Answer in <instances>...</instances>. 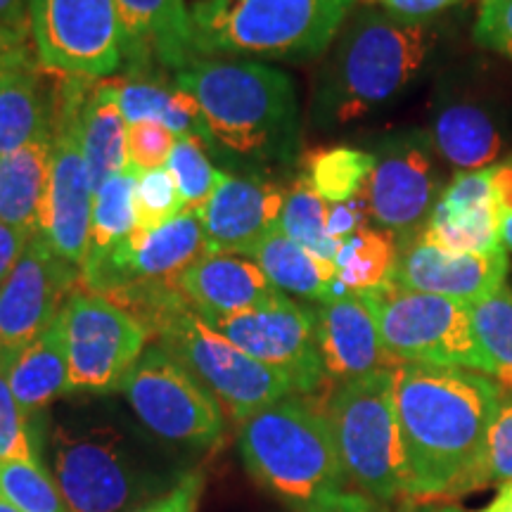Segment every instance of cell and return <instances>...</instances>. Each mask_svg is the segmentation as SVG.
Returning a JSON list of instances; mask_svg holds the SVG:
<instances>
[{
  "label": "cell",
  "mask_w": 512,
  "mask_h": 512,
  "mask_svg": "<svg viewBox=\"0 0 512 512\" xmlns=\"http://www.w3.org/2000/svg\"><path fill=\"white\" fill-rule=\"evenodd\" d=\"M358 294L373 309L384 349L396 363L477 370L491 377L470 304L403 290L394 280Z\"/></svg>",
  "instance_id": "obj_9"
},
{
  "label": "cell",
  "mask_w": 512,
  "mask_h": 512,
  "mask_svg": "<svg viewBox=\"0 0 512 512\" xmlns=\"http://www.w3.org/2000/svg\"><path fill=\"white\" fill-rule=\"evenodd\" d=\"M176 88L195 98L211 145L261 164H292L302 145L297 88L261 62L197 60L176 74Z\"/></svg>",
  "instance_id": "obj_3"
},
{
  "label": "cell",
  "mask_w": 512,
  "mask_h": 512,
  "mask_svg": "<svg viewBox=\"0 0 512 512\" xmlns=\"http://www.w3.org/2000/svg\"><path fill=\"white\" fill-rule=\"evenodd\" d=\"M375 169L373 152L358 147H328L306 157V178L328 204L347 202L366 188Z\"/></svg>",
  "instance_id": "obj_32"
},
{
  "label": "cell",
  "mask_w": 512,
  "mask_h": 512,
  "mask_svg": "<svg viewBox=\"0 0 512 512\" xmlns=\"http://www.w3.org/2000/svg\"><path fill=\"white\" fill-rule=\"evenodd\" d=\"M437 512H465L463 508H456V505H444V508L437 510Z\"/></svg>",
  "instance_id": "obj_53"
},
{
  "label": "cell",
  "mask_w": 512,
  "mask_h": 512,
  "mask_svg": "<svg viewBox=\"0 0 512 512\" xmlns=\"http://www.w3.org/2000/svg\"><path fill=\"white\" fill-rule=\"evenodd\" d=\"M375 169L366 183L370 216L389 233L408 238L425 228L439 192L437 147L430 131H406L384 138L373 152Z\"/></svg>",
  "instance_id": "obj_16"
},
{
  "label": "cell",
  "mask_w": 512,
  "mask_h": 512,
  "mask_svg": "<svg viewBox=\"0 0 512 512\" xmlns=\"http://www.w3.org/2000/svg\"><path fill=\"white\" fill-rule=\"evenodd\" d=\"M174 145L176 136L164 124H157V121H138V124H131L126 131L128 166L136 169L138 174L164 169L169 164Z\"/></svg>",
  "instance_id": "obj_40"
},
{
  "label": "cell",
  "mask_w": 512,
  "mask_h": 512,
  "mask_svg": "<svg viewBox=\"0 0 512 512\" xmlns=\"http://www.w3.org/2000/svg\"><path fill=\"white\" fill-rule=\"evenodd\" d=\"M328 207L330 204L313 190L309 178H297L287 190L278 230L320 259L335 261L339 242L332 240L328 233Z\"/></svg>",
  "instance_id": "obj_33"
},
{
  "label": "cell",
  "mask_w": 512,
  "mask_h": 512,
  "mask_svg": "<svg viewBox=\"0 0 512 512\" xmlns=\"http://www.w3.org/2000/svg\"><path fill=\"white\" fill-rule=\"evenodd\" d=\"M510 271L508 249L456 254L418 238L401 249L394 283L403 290L437 294L456 302L477 304L501 290Z\"/></svg>",
  "instance_id": "obj_18"
},
{
  "label": "cell",
  "mask_w": 512,
  "mask_h": 512,
  "mask_svg": "<svg viewBox=\"0 0 512 512\" xmlns=\"http://www.w3.org/2000/svg\"><path fill=\"white\" fill-rule=\"evenodd\" d=\"M354 5L356 0H195V50L200 57L316 60L335 43Z\"/></svg>",
  "instance_id": "obj_6"
},
{
  "label": "cell",
  "mask_w": 512,
  "mask_h": 512,
  "mask_svg": "<svg viewBox=\"0 0 512 512\" xmlns=\"http://www.w3.org/2000/svg\"><path fill=\"white\" fill-rule=\"evenodd\" d=\"M472 320L491 366V377L503 394H512V287L503 285L482 302L472 304Z\"/></svg>",
  "instance_id": "obj_34"
},
{
  "label": "cell",
  "mask_w": 512,
  "mask_h": 512,
  "mask_svg": "<svg viewBox=\"0 0 512 512\" xmlns=\"http://www.w3.org/2000/svg\"><path fill=\"white\" fill-rule=\"evenodd\" d=\"M394 396L406 453V498L446 501L472 491L486 432L503 389L489 375L463 368L401 363Z\"/></svg>",
  "instance_id": "obj_1"
},
{
  "label": "cell",
  "mask_w": 512,
  "mask_h": 512,
  "mask_svg": "<svg viewBox=\"0 0 512 512\" xmlns=\"http://www.w3.org/2000/svg\"><path fill=\"white\" fill-rule=\"evenodd\" d=\"M119 392L155 437L178 446L211 448L226 432L221 403L159 344H150Z\"/></svg>",
  "instance_id": "obj_10"
},
{
  "label": "cell",
  "mask_w": 512,
  "mask_h": 512,
  "mask_svg": "<svg viewBox=\"0 0 512 512\" xmlns=\"http://www.w3.org/2000/svg\"><path fill=\"white\" fill-rule=\"evenodd\" d=\"M126 119L119 110L117 81H107L83 93L79 110L81 150L93 190L107 178L131 169L126 152Z\"/></svg>",
  "instance_id": "obj_25"
},
{
  "label": "cell",
  "mask_w": 512,
  "mask_h": 512,
  "mask_svg": "<svg viewBox=\"0 0 512 512\" xmlns=\"http://www.w3.org/2000/svg\"><path fill=\"white\" fill-rule=\"evenodd\" d=\"M133 209H136V228L145 230V233L162 228L164 223L183 214L181 195H178L174 176L169 174L166 166L138 176Z\"/></svg>",
  "instance_id": "obj_37"
},
{
  "label": "cell",
  "mask_w": 512,
  "mask_h": 512,
  "mask_svg": "<svg viewBox=\"0 0 512 512\" xmlns=\"http://www.w3.org/2000/svg\"><path fill=\"white\" fill-rule=\"evenodd\" d=\"M119 110L126 124L157 121L164 124L176 138H200L211 145L209 128L204 124L202 110L195 98L178 88H164L152 81H117Z\"/></svg>",
  "instance_id": "obj_28"
},
{
  "label": "cell",
  "mask_w": 512,
  "mask_h": 512,
  "mask_svg": "<svg viewBox=\"0 0 512 512\" xmlns=\"http://www.w3.org/2000/svg\"><path fill=\"white\" fill-rule=\"evenodd\" d=\"M328 420L344 475L377 503L406 498V453L394 396V368L342 382Z\"/></svg>",
  "instance_id": "obj_8"
},
{
  "label": "cell",
  "mask_w": 512,
  "mask_h": 512,
  "mask_svg": "<svg viewBox=\"0 0 512 512\" xmlns=\"http://www.w3.org/2000/svg\"><path fill=\"white\" fill-rule=\"evenodd\" d=\"M479 512H512V482L501 484L496 496L484 505Z\"/></svg>",
  "instance_id": "obj_50"
},
{
  "label": "cell",
  "mask_w": 512,
  "mask_h": 512,
  "mask_svg": "<svg viewBox=\"0 0 512 512\" xmlns=\"http://www.w3.org/2000/svg\"><path fill=\"white\" fill-rule=\"evenodd\" d=\"M10 460H38V448L29 415L17 403L5 370L0 368V463Z\"/></svg>",
  "instance_id": "obj_39"
},
{
  "label": "cell",
  "mask_w": 512,
  "mask_h": 512,
  "mask_svg": "<svg viewBox=\"0 0 512 512\" xmlns=\"http://www.w3.org/2000/svg\"><path fill=\"white\" fill-rule=\"evenodd\" d=\"M124 60L131 67L181 69L200 60L195 50L190 5L185 0H114Z\"/></svg>",
  "instance_id": "obj_22"
},
{
  "label": "cell",
  "mask_w": 512,
  "mask_h": 512,
  "mask_svg": "<svg viewBox=\"0 0 512 512\" xmlns=\"http://www.w3.org/2000/svg\"><path fill=\"white\" fill-rule=\"evenodd\" d=\"M192 3H195V0H192Z\"/></svg>",
  "instance_id": "obj_54"
},
{
  "label": "cell",
  "mask_w": 512,
  "mask_h": 512,
  "mask_svg": "<svg viewBox=\"0 0 512 512\" xmlns=\"http://www.w3.org/2000/svg\"><path fill=\"white\" fill-rule=\"evenodd\" d=\"M0 512H22V510L15 508V505H12L5 496H0Z\"/></svg>",
  "instance_id": "obj_52"
},
{
  "label": "cell",
  "mask_w": 512,
  "mask_h": 512,
  "mask_svg": "<svg viewBox=\"0 0 512 512\" xmlns=\"http://www.w3.org/2000/svg\"><path fill=\"white\" fill-rule=\"evenodd\" d=\"M437 41L439 31L427 19L375 8L356 12L313 83V126L344 128L392 105L425 72Z\"/></svg>",
  "instance_id": "obj_2"
},
{
  "label": "cell",
  "mask_w": 512,
  "mask_h": 512,
  "mask_svg": "<svg viewBox=\"0 0 512 512\" xmlns=\"http://www.w3.org/2000/svg\"><path fill=\"white\" fill-rule=\"evenodd\" d=\"M491 181H494L498 202H501L503 216H512V152L501 162L489 166Z\"/></svg>",
  "instance_id": "obj_48"
},
{
  "label": "cell",
  "mask_w": 512,
  "mask_h": 512,
  "mask_svg": "<svg viewBox=\"0 0 512 512\" xmlns=\"http://www.w3.org/2000/svg\"><path fill=\"white\" fill-rule=\"evenodd\" d=\"M399 240L384 228H363L339 242L335 268L347 292H368L389 283L399 264Z\"/></svg>",
  "instance_id": "obj_29"
},
{
  "label": "cell",
  "mask_w": 512,
  "mask_h": 512,
  "mask_svg": "<svg viewBox=\"0 0 512 512\" xmlns=\"http://www.w3.org/2000/svg\"><path fill=\"white\" fill-rule=\"evenodd\" d=\"M5 377L22 411L36 415L50 403L72 394L67 347H64L60 316L50 328L24 347L5 368Z\"/></svg>",
  "instance_id": "obj_24"
},
{
  "label": "cell",
  "mask_w": 512,
  "mask_h": 512,
  "mask_svg": "<svg viewBox=\"0 0 512 512\" xmlns=\"http://www.w3.org/2000/svg\"><path fill=\"white\" fill-rule=\"evenodd\" d=\"M124 309L157 335L159 347L178 358L214 394L235 422L287 399L297 389L290 377L256 361L190 309L176 287H155L133 297Z\"/></svg>",
  "instance_id": "obj_4"
},
{
  "label": "cell",
  "mask_w": 512,
  "mask_h": 512,
  "mask_svg": "<svg viewBox=\"0 0 512 512\" xmlns=\"http://www.w3.org/2000/svg\"><path fill=\"white\" fill-rule=\"evenodd\" d=\"M166 169L174 176L183 211H195V214H202L204 204L209 202L223 178V171H216L214 164L209 162L202 140L192 136L176 138Z\"/></svg>",
  "instance_id": "obj_35"
},
{
  "label": "cell",
  "mask_w": 512,
  "mask_h": 512,
  "mask_svg": "<svg viewBox=\"0 0 512 512\" xmlns=\"http://www.w3.org/2000/svg\"><path fill=\"white\" fill-rule=\"evenodd\" d=\"M138 171L126 169L121 174L107 178L95 190L91 235H88V256L81 271L100 264L119 242H124L136 228V209H133V195H136Z\"/></svg>",
  "instance_id": "obj_30"
},
{
  "label": "cell",
  "mask_w": 512,
  "mask_h": 512,
  "mask_svg": "<svg viewBox=\"0 0 512 512\" xmlns=\"http://www.w3.org/2000/svg\"><path fill=\"white\" fill-rule=\"evenodd\" d=\"M309 512H384V510L377 505V501L368 498L366 494H347V491H342V494L328 498V501L316 505V508Z\"/></svg>",
  "instance_id": "obj_47"
},
{
  "label": "cell",
  "mask_w": 512,
  "mask_h": 512,
  "mask_svg": "<svg viewBox=\"0 0 512 512\" xmlns=\"http://www.w3.org/2000/svg\"><path fill=\"white\" fill-rule=\"evenodd\" d=\"M0 24L31 31L29 0H0Z\"/></svg>",
  "instance_id": "obj_49"
},
{
  "label": "cell",
  "mask_w": 512,
  "mask_h": 512,
  "mask_svg": "<svg viewBox=\"0 0 512 512\" xmlns=\"http://www.w3.org/2000/svg\"><path fill=\"white\" fill-rule=\"evenodd\" d=\"M34 235L36 233H27V230L8 226V223L0 221V285L5 283V278L17 266V261L22 259L24 249H27L29 240Z\"/></svg>",
  "instance_id": "obj_46"
},
{
  "label": "cell",
  "mask_w": 512,
  "mask_h": 512,
  "mask_svg": "<svg viewBox=\"0 0 512 512\" xmlns=\"http://www.w3.org/2000/svg\"><path fill=\"white\" fill-rule=\"evenodd\" d=\"M501 242H503L505 249H510V252H512V216H503Z\"/></svg>",
  "instance_id": "obj_51"
},
{
  "label": "cell",
  "mask_w": 512,
  "mask_h": 512,
  "mask_svg": "<svg viewBox=\"0 0 512 512\" xmlns=\"http://www.w3.org/2000/svg\"><path fill=\"white\" fill-rule=\"evenodd\" d=\"M318 349L325 375L349 382L356 377L401 366L384 349L375 313L363 294L347 292L316 311Z\"/></svg>",
  "instance_id": "obj_21"
},
{
  "label": "cell",
  "mask_w": 512,
  "mask_h": 512,
  "mask_svg": "<svg viewBox=\"0 0 512 512\" xmlns=\"http://www.w3.org/2000/svg\"><path fill=\"white\" fill-rule=\"evenodd\" d=\"M472 38L479 48L512 60V0H479Z\"/></svg>",
  "instance_id": "obj_41"
},
{
  "label": "cell",
  "mask_w": 512,
  "mask_h": 512,
  "mask_svg": "<svg viewBox=\"0 0 512 512\" xmlns=\"http://www.w3.org/2000/svg\"><path fill=\"white\" fill-rule=\"evenodd\" d=\"M430 136L453 169H489L512 138L508 100L475 67L448 74L434 95Z\"/></svg>",
  "instance_id": "obj_13"
},
{
  "label": "cell",
  "mask_w": 512,
  "mask_h": 512,
  "mask_svg": "<svg viewBox=\"0 0 512 512\" xmlns=\"http://www.w3.org/2000/svg\"><path fill=\"white\" fill-rule=\"evenodd\" d=\"M512 482V394H503L501 406L486 432L482 456L472 475V489Z\"/></svg>",
  "instance_id": "obj_38"
},
{
  "label": "cell",
  "mask_w": 512,
  "mask_h": 512,
  "mask_svg": "<svg viewBox=\"0 0 512 512\" xmlns=\"http://www.w3.org/2000/svg\"><path fill=\"white\" fill-rule=\"evenodd\" d=\"M50 119L36 69L0 81V157L50 131Z\"/></svg>",
  "instance_id": "obj_31"
},
{
  "label": "cell",
  "mask_w": 512,
  "mask_h": 512,
  "mask_svg": "<svg viewBox=\"0 0 512 512\" xmlns=\"http://www.w3.org/2000/svg\"><path fill=\"white\" fill-rule=\"evenodd\" d=\"M370 207L366 190L358 192L356 197H351L347 202H337L328 207V233L335 242H344L351 235L358 233V230L368 228Z\"/></svg>",
  "instance_id": "obj_44"
},
{
  "label": "cell",
  "mask_w": 512,
  "mask_h": 512,
  "mask_svg": "<svg viewBox=\"0 0 512 512\" xmlns=\"http://www.w3.org/2000/svg\"><path fill=\"white\" fill-rule=\"evenodd\" d=\"M204 491V475L200 470L181 472L169 489L157 498H150L131 512H197Z\"/></svg>",
  "instance_id": "obj_42"
},
{
  "label": "cell",
  "mask_w": 512,
  "mask_h": 512,
  "mask_svg": "<svg viewBox=\"0 0 512 512\" xmlns=\"http://www.w3.org/2000/svg\"><path fill=\"white\" fill-rule=\"evenodd\" d=\"M501 226L503 209L491 171H458L434 204L420 238L456 254L494 252L503 247Z\"/></svg>",
  "instance_id": "obj_20"
},
{
  "label": "cell",
  "mask_w": 512,
  "mask_h": 512,
  "mask_svg": "<svg viewBox=\"0 0 512 512\" xmlns=\"http://www.w3.org/2000/svg\"><path fill=\"white\" fill-rule=\"evenodd\" d=\"M38 57L31 31L0 24V81L36 69Z\"/></svg>",
  "instance_id": "obj_43"
},
{
  "label": "cell",
  "mask_w": 512,
  "mask_h": 512,
  "mask_svg": "<svg viewBox=\"0 0 512 512\" xmlns=\"http://www.w3.org/2000/svg\"><path fill=\"white\" fill-rule=\"evenodd\" d=\"M72 392H114L147 349L150 330L95 292H74L60 311Z\"/></svg>",
  "instance_id": "obj_11"
},
{
  "label": "cell",
  "mask_w": 512,
  "mask_h": 512,
  "mask_svg": "<svg viewBox=\"0 0 512 512\" xmlns=\"http://www.w3.org/2000/svg\"><path fill=\"white\" fill-rule=\"evenodd\" d=\"M76 273L41 235L29 240L22 259L0 285V368H8L19 351L55 323Z\"/></svg>",
  "instance_id": "obj_17"
},
{
  "label": "cell",
  "mask_w": 512,
  "mask_h": 512,
  "mask_svg": "<svg viewBox=\"0 0 512 512\" xmlns=\"http://www.w3.org/2000/svg\"><path fill=\"white\" fill-rule=\"evenodd\" d=\"M238 446L249 475L297 512L344 491L347 475L328 413L309 401L287 396L254 413L240 422Z\"/></svg>",
  "instance_id": "obj_5"
},
{
  "label": "cell",
  "mask_w": 512,
  "mask_h": 512,
  "mask_svg": "<svg viewBox=\"0 0 512 512\" xmlns=\"http://www.w3.org/2000/svg\"><path fill=\"white\" fill-rule=\"evenodd\" d=\"M176 290L200 318L233 316L273 302L275 290L256 261L240 254H207L185 268Z\"/></svg>",
  "instance_id": "obj_23"
},
{
  "label": "cell",
  "mask_w": 512,
  "mask_h": 512,
  "mask_svg": "<svg viewBox=\"0 0 512 512\" xmlns=\"http://www.w3.org/2000/svg\"><path fill=\"white\" fill-rule=\"evenodd\" d=\"M0 496L22 512H69L41 460H10L0 463Z\"/></svg>",
  "instance_id": "obj_36"
},
{
  "label": "cell",
  "mask_w": 512,
  "mask_h": 512,
  "mask_svg": "<svg viewBox=\"0 0 512 512\" xmlns=\"http://www.w3.org/2000/svg\"><path fill=\"white\" fill-rule=\"evenodd\" d=\"M249 256L264 268L275 290L283 294H294V297L320 304L347 294V287L337 280L335 261H325L311 254L309 249L285 238L280 230L268 235Z\"/></svg>",
  "instance_id": "obj_26"
},
{
  "label": "cell",
  "mask_w": 512,
  "mask_h": 512,
  "mask_svg": "<svg viewBox=\"0 0 512 512\" xmlns=\"http://www.w3.org/2000/svg\"><path fill=\"white\" fill-rule=\"evenodd\" d=\"M53 131L55 126L0 157V221L27 233H38V214L53 155Z\"/></svg>",
  "instance_id": "obj_27"
},
{
  "label": "cell",
  "mask_w": 512,
  "mask_h": 512,
  "mask_svg": "<svg viewBox=\"0 0 512 512\" xmlns=\"http://www.w3.org/2000/svg\"><path fill=\"white\" fill-rule=\"evenodd\" d=\"M53 479L69 512L136 510L157 484L131 434L100 418L55 427Z\"/></svg>",
  "instance_id": "obj_7"
},
{
  "label": "cell",
  "mask_w": 512,
  "mask_h": 512,
  "mask_svg": "<svg viewBox=\"0 0 512 512\" xmlns=\"http://www.w3.org/2000/svg\"><path fill=\"white\" fill-rule=\"evenodd\" d=\"M368 3L380 5L384 12L403 19H430L439 12H444L460 0H368Z\"/></svg>",
  "instance_id": "obj_45"
},
{
  "label": "cell",
  "mask_w": 512,
  "mask_h": 512,
  "mask_svg": "<svg viewBox=\"0 0 512 512\" xmlns=\"http://www.w3.org/2000/svg\"><path fill=\"white\" fill-rule=\"evenodd\" d=\"M38 67L67 79H105L124 64L114 0H29Z\"/></svg>",
  "instance_id": "obj_12"
},
{
  "label": "cell",
  "mask_w": 512,
  "mask_h": 512,
  "mask_svg": "<svg viewBox=\"0 0 512 512\" xmlns=\"http://www.w3.org/2000/svg\"><path fill=\"white\" fill-rule=\"evenodd\" d=\"M83 81L88 79H74L72 91H64L60 117L53 131L46 192H43L41 214H38V235L48 242L64 264L74 266L79 273L88 256L95 200L79 133V110L83 100L79 88Z\"/></svg>",
  "instance_id": "obj_14"
},
{
  "label": "cell",
  "mask_w": 512,
  "mask_h": 512,
  "mask_svg": "<svg viewBox=\"0 0 512 512\" xmlns=\"http://www.w3.org/2000/svg\"><path fill=\"white\" fill-rule=\"evenodd\" d=\"M285 200L280 183L223 174L200 214L209 254H252L278 230Z\"/></svg>",
  "instance_id": "obj_19"
},
{
  "label": "cell",
  "mask_w": 512,
  "mask_h": 512,
  "mask_svg": "<svg viewBox=\"0 0 512 512\" xmlns=\"http://www.w3.org/2000/svg\"><path fill=\"white\" fill-rule=\"evenodd\" d=\"M202 320L245 354L285 373L299 394L316 392L328 377L318 349L316 311L283 292L256 309Z\"/></svg>",
  "instance_id": "obj_15"
}]
</instances>
